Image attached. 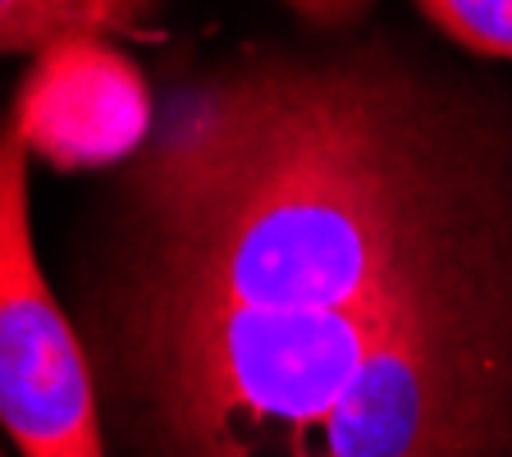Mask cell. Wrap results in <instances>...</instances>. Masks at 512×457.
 Returning a JSON list of instances; mask_svg holds the SVG:
<instances>
[{"label": "cell", "mask_w": 512, "mask_h": 457, "mask_svg": "<svg viewBox=\"0 0 512 457\" xmlns=\"http://www.w3.org/2000/svg\"><path fill=\"white\" fill-rule=\"evenodd\" d=\"M101 339L151 457H512V128L384 46L183 78Z\"/></svg>", "instance_id": "cell-1"}, {"label": "cell", "mask_w": 512, "mask_h": 457, "mask_svg": "<svg viewBox=\"0 0 512 457\" xmlns=\"http://www.w3.org/2000/svg\"><path fill=\"white\" fill-rule=\"evenodd\" d=\"M28 138L0 124V430L23 457H106L87 352L42 275L28 224Z\"/></svg>", "instance_id": "cell-2"}, {"label": "cell", "mask_w": 512, "mask_h": 457, "mask_svg": "<svg viewBox=\"0 0 512 457\" xmlns=\"http://www.w3.org/2000/svg\"><path fill=\"white\" fill-rule=\"evenodd\" d=\"M10 119L28 147L55 165H96L138 151L156 110L124 55H115L101 37H78L37 55Z\"/></svg>", "instance_id": "cell-3"}, {"label": "cell", "mask_w": 512, "mask_h": 457, "mask_svg": "<svg viewBox=\"0 0 512 457\" xmlns=\"http://www.w3.org/2000/svg\"><path fill=\"white\" fill-rule=\"evenodd\" d=\"M156 0H0V55H42L78 37H147Z\"/></svg>", "instance_id": "cell-4"}, {"label": "cell", "mask_w": 512, "mask_h": 457, "mask_svg": "<svg viewBox=\"0 0 512 457\" xmlns=\"http://www.w3.org/2000/svg\"><path fill=\"white\" fill-rule=\"evenodd\" d=\"M416 5L467 51L512 60V0H416Z\"/></svg>", "instance_id": "cell-5"}, {"label": "cell", "mask_w": 512, "mask_h": 457, "mask_svg": "<svg viewBox=\"0 0 512 457\" xmlns=\"http://www.w3.org/2000/svg\"><path fill=\"white\" fill-rule=\"evenodd\" d=\"M284 5L298 14L302 23H311V28H330V32L352 28V23L371 10V0H284Z\"/></svg>", "instance_id": "cell-6"}]
</instances>
